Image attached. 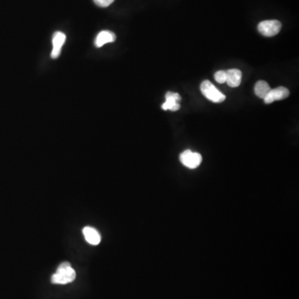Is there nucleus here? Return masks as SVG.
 <instances>
[{"instance_id": "13", "label": "nucleus", "mask_w": 299, "mask_h": 299, "mask_svg": "<svg viewBox=\"0 0 299 299\" xmlns=\"http://www.w3.org/2000/svg\"><path fill=\"white\" fill-rule=\"evenodd\" d=\"M96 5L102 8L110 6L115 0H93Z\"/></svg>"}, {"instance_id": "4", "label": "nucleus", "mask_w": 299, "mask_h": 299, "mask_svg": "<svg viewBox=\"0 0 299 299\" xmlns=\"http://www.w3.org/2000/svg\"><path fill=\"white\" fill-rule=\"evenodd\" d=\"M179 159L182 164L187 168L195 169L201 164L202 156L199 153L193 152L190 150H187L180 154Z\"/></svg>"}, {"instance_id": "8", "label": "nucleus", "mask_w": 299, "mask_h": 299, "mask_svg": "<svg viewBox=\"0 0 299 299\" xmlns=\"http://www.w3.org/2000/svg\"><path fill=\"white\" fill-rule=\"evenodd\" d=\"M83 235H84L85 239L86 242L91 245H98L101 242V235L97 229L90 227V226H86L83 228Z\"/></svg>"}, {"instance_id": "1", "label": "nucleus", "mask_w": 299, "mask_h": 299, "mask_svg": "<svg viewBox=\"0 0 299 299\" xmlns=\"http://www.w3.org/2000/svg\"><path fill=\"white\" fill-rule=\"evenodd\" d=\"M76 272L69 263L60 264L57 272L52 276V283L54 284H67L74 281Z\"/></svg>"}, {"instance_id": "10", "label": "nucleus", "mask_w": 299, "mask_h": 299, "mask_svg": "<svg viewBox=\"0 0 299 299\" xmlns=\"http://www.w3.org/2000/svg\"><path fill=\"white\" fill-rule=\"evenodd\" d=\"M116 37L115 33L111 31H102L98 33V37L96 38L95 44L98 48L104 46L106 43L109 42H115Z\"/></svg>"}, {"instance_id": "9", "label": "nucleus", "mask_w": 299, "mask_h": 299, "mask_svg": "<svg viewBox=\"0 0 299 299\" xmlns=\"http://www.w3.org/2000/svg\"><path fill=\"white\" fill-rule=\"evenodd\" d=\"M242 73L238 69H231L226 72V82L231 87H237L241 83Z\"/></svg>"}, {"instance_id": "5", "label": "nucleus", "mask_w": 299, "mask_h": 299, "mask_svg": "<svg viewBox=\"0 0 299 299\" xmlns=\"http://www.w3.org/2000/svg\"><path fill=\"white\" fill-rule=\"evenodd\" d=\"M290 93L288 91V88L284 86H279L277 88L271 89L268 95L266 96L264 98V102L266 104H270L275 101H280V100L286 99L289 96Z\"/></svg>"}, {"instance_id": "2", "label": "nucleus", "mask_w": 299, "mask_h": 299, "mask_svg": "<svg viewBox=\"0 0 299 299\" xmlns=\"http://www.w3.org/2000/svg\"><path fill=\"white\" fill-rule=\"evenodd\" d=\"M200 91L207 99L215 103H220L225 100V96L221 91H219L208 80L202 82Z\"/></svg>"}, {"instance_id": "11", "label": "nucleus", "mask_w": 299, "mask_h": 299, "mask_svg": "<svg viewBox=\"0 0 299 299\" xmlns=\"http://www.w3.org/2000/svg\"><path fill=\"white\" fill-rule=\"evenodd\" d=\"M270 90V86L268 85V82H264V81H259L255 86V94L262 99L265 98L266 96L268 95V93Z\"/></svg>"}, {"instance_id": "12", "label": "nucleus", "mask_w": 299, "mask_h": 299, "mask_svg": "<svg viewBox=\"0 0 299 299\" xmlns=\"http://www.w3.org/2000/svg\"><path fill=\"white\" fill-rule=\"evenodd\" d=\"M215 79L216 80V82L221 84L226 82V72L218 71L217 73H215Z\"/></svg>"}, {"instance_id": "3", "label": "nucleus", "mask_w": 299, "mask_h": 299, "mask_svg": "<svg viewBox=\"0 0 299 299\" xmlns=\"http://www.w3.org/2000/svg\"><path fill=\"white\" fill-rule=\"evenodd\" d=\"M282 28L281 22L278 20H266L259 24L258 30L262 35L265 37H272L277 35Z\"/></svg>"}, {"instance_id": "6", "label": "nucleus", "mask_w": 299, "mask_h": 299, "mask_svg": "<svg viewBox=\"0 0 299 299\" xmlns=\"http://www.w3.org/2000/svg\"><path fill=\"white\" fill-rule=\"evenodd\" d=\"M180 100L181 98L177 93L168 91L166 94V102L164 104H162V109L165 111H167V110L172 111H178L180 107L178 102Z\"/></svg>"}, {"instance_id": "7", "label": "nucleus", "mask_w": 299, "mask_h": 299, "mask_svg": "<svg viewBox=\"0 0 299 299\" xmlns=\"http://www.w3.org/2000/svg\"><path fill=\"white\" fill-rule=\"evenodd\" d=\"M66 41V35L62 32H56L53 37V51L51 57L53 59H56L59 57L62 51V48Z\"/></svg>"}]
</instances>
